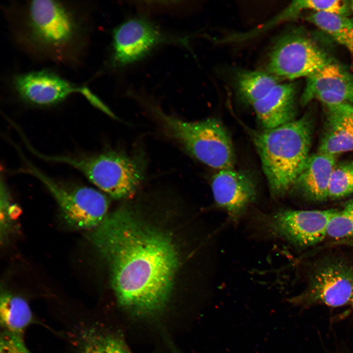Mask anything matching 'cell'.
<instances>
[{
    "label": "cell",
    "instance_id": "cell-4",
    "mask_svg": "<svg viewBox=\"0 0 353 353\" xmlns=\"http://www.w3.org/2000/svg\"><path fill=\"white\" fill-rule=\"evenodd\" d=\"M166 132L189 154L219 170L234 168L235 152L230 136L219 120L187 122L156 110Z\"/></svg>",
    "mask_w": 353,
    "mask_h": 353
},
{
    "label": "cell",
    "instance_id": "cell-3",
    "mask_svg": "<svg viewBox=\"0 0 353 353\" xmlns=\"http://www.w3.org/2000/svg\"><path fill=\"white\" fill-rule=\"evenodd\" d=\"M312 135L310 118L252 133L271 194L284 195L292 188L309 156Z\"/></svg>",
    "mask_w": 353,
    "mask_h": 353
},
{
    "label": "cell",
    "instance_id": "cell-26",
    "mask_svg": "<svg viewBox=\"0 0 353 353\" xmlns=\"http://www.w3.org/2000/svg\"><path fill=\"white\" fill-rule=\"evenodd\" d=\"M78 93L83 95L93 106L112 118L117 119L111 110L88 87L85 86H79Z\"/></svg>",
    "mask_w": 353,
    "mask_h": 353
},
{
    "label": "cell",
    "instance_id": "cell-24",
    "mask_svg": "<svg viewBox=\"0 0 353 353\" xmlns=\"http://www.w3.org/2000/svg\"><path fill=\"white\" fill-rule=\"evenodd\" d=\"M325 105L327 122L340 126L353 136V104L339 103Z\"/></svg>",
    "mask_w": 353,
    "mask_h": 353
},
{
    "label": "cell",
    "instance_id": "cell-20",
    "mask_svg": "<svg viewBox=\"0 0 353 353\" xmlns=\"http://www.w3.org/2000/svg\"><path fill=\"white\" fill-rule=\"evenodd\" d=\"M353 193V161L336 164L329 180L328 197L338 199Z\"/></svg>",
    "mask_w": 353,
    "mask_h": 353
},
{
    "label": "cell",
    "instance_id": "cell-15",
    "mask_svg": "<svg viewBox=\"0 0 353 353\" xmlns=\"http://www.w3.org/2000/svg\"><path fill=\"white\" fill-rule=\"evenodd\" d=\"M336 156L318 152L309 155L292 188L314 201L328 198V189Z\"/></svg>",
    "mask_w": 353,
    "mask_h": 353
},
{
    "label": "cell",
    "instance_id": "cell-6",
    "mask_svg": "<svg viewBox=\"0 0 353 353\" xmlns=\"http://www.w3.org/2000/svg\"><path fill=\"white\" fill-rule=\"evenodd\" d=\"M328 52L302 31H292L281 36L269 55L268 72L286 79L307 77L332 62Z\"/></svg>",
    "mask_w": 353,
    "mask_h": 353
},
{
    "label": "cell",
    "instance_id": "cell-21",
    "mask_svg": "<svg viewBox=\"0 0 353 353\" xmlns=\"http://www.w3.org/2000/svg\"><path fill=\"white\" fill-rule=\"evenodd\" d=\"M79 353H126L123 341L111 334L89 332L85 336Z\"/></svg>",
    "mask_w": 353,
    "mask_h": 353
},
{
    "label": "cell",
    "instance_id": "cell-23",
    "mask_svg": "<svg viewBox=\"0 0 353 353\" xmlns=\"http://www.w3.org/2000/svg\"><path fill=\"white\" fill-rule=\"evenodd\" d=\"M327 236L336 240L353 236V200L340 211L335 210L328 222Z\"/></svg>",
    "mask_w": 353,
    "mask_h": 353
},
{
    "label": "cell",
    "instance_id": "cell-22",
    "mask_svg": "<svg viewBox=\"0 0 353 353\" xmlns=\"http://www.w3.org/2000/svg\"><path fill=\"white\" fill-rule=\"evenodd\" d=\"M290 5L297 17L304 10L344 16H349L352 12L350 1L298 0L292 1Z\"/></svg>",
    "mask_w": 353,
    "mask_h": 353
},
{
    "label": "cell",
    "instance_id": "cell-17",
    "mask_svg": "<svg viewBox=\"0 0 353 353\" xmlns=\"http://www.w3.org/2000/svg\"><path fill=\"white\" fill-rule=\"evenodd\" d=\"M305 20L344 47L353 56V18L326 12H313Z\"/></svg>",
    "mask_w": 353,
    "mask_h": 353
},
{
    "label": "cell",
    "instance_id": "cell-14",
    "mask_svg": "<svg viewBox=\"0 0 353 353\" xmlns=\"http://www.w3.org/2000/svg\"><path fill=\"white\" fill-rule=\"evenodd\" d=\"M296 86L278 83L252 106L262 129L273 128L295 119Z\"/></svg>",
    "mask_w": 353,
    "mask_h": 353
},
{
    "label": "cell",
    "instance_id": "cell-9",
    "mask_svg": "<svg viewBox=\"0 0 353 353\" xmlns=\"http://www.w3.org/2000/svg\"><path fill=\"white\" fill-rule=\"evenodd\" d=\"M335 209H283L264 216V225L274 236L298 247H308L322 241Z\"/></svg>",
    "mask_w": 353,
    "mask_h": 353
},
{
    "label": "cell",
    "instance_id": "cell-7",
    "mask_svg": "<svg viewBox=\"0 0 353 353\" xmlns=\"http://www.w3.org/2000/svg\"><path fill=\"white\" fill-rule=\"evenodd\" d=\"M29 166L28 172L46 186L58 204L64 218L71 227L92 230L105 217L108 201L102 193L88 187L64 186L31 165Z\"/></svg>",
    "mask_w": 353,
    "mask_h": 353
},
{
    "label": "cell",
    "instance_id": "cell-12",
    "mask_svg": "<svg viewBox=\"0 0 353 353\" xmlns=\"http://www.w3.org/2000/svg\"><path fill=\"white\" fill-rule=\"evenodd\" d=\"M12 86L22 100L40 106L57 104L72 94L78 93L79 87L48 70L16 75L12 79Z\"/></svg>",
    "mask_w": 353,
    "mask_h": 353
},
{
    "label": "cell",
    "instance_id": "cell-2",
    "mask_svg": "<svg viewBox=\"0 0 353 353\" xmlns=\"http://www.w3.org/2000/svg\"><path fill=\"white\" fill-rule=\"evenodd\" d=\"M6 9L14 40L28 54L66 65L81 63L90 38L86 4L35 0L11 4Z\"/></svg>",
    "mask_w": 353,
    "mask_h": 353
},
{
    "label": "cell",
    "instance_id": "cell-8",
    "mask_svg": "<svg viewBox=\"0 0 353 353\" xmlns=\"http://www.w3.org/2000/svg\"><path fill=\"white\" fill-rule=\"evenodd\" d=\"M353 299V264L336 257L319 263L311 273L306 290L292 299V302L338 307L351 303Z\"/></svg>",
    "mask_w": 353,
    "mask_h": 353
},
{
    "label": "cell",
    "instance_id": "cell-25",
    "mask_svg": "<svg viewBox=\"0 0 353 353\" xmlns=\"http://www.w3.org/2000/svg\"><path fill=\"white\" fill-rule=\"evenodd\" d=\"M0 353H30L26 348L21 333L7 330L1 333Z\"/></svg>",
    "mask_w": 353,
    "mask_h": 353
},
{
    "label": "cell",
    "instance_id": "cell-28",
    "mask_svg": "<svg viewBox=\"0 0 353 353\" xmlns=\"http://www.w3.org/2000/svg\"><path fill=\"white\" fill-rule=\"evenodd\" d=\"M350 6L352 12L353 13V0L350 1Z\"/></svg>",
    "mask_w": 353,
    "mask_h": 353
},
{
    "label": "cell",
    "instance_id": "cell-1",
    "mask_svg": "<svg viewBox=\"0 0 353 353\" xmlns=\"http://www.w3.org/2000/svg\"><path fill=\"white\" fill-rule=\"evenodd\" d=\"M88 239L108 265L119 304L137 316L160 314L178 265L170 237L129 212L118 210L106 216Z\"/></svg>",
    "mask_w": 353,
    "mask_h": 353
},
{
    "label": "cell",
    "instance_id": "cell-18",
    "mask_svg": "<svg viewBox=\"0 0 353 353\" xmlns=\"http://www.w3.org/2000/svg\"><path fill=\"white\" fill-rule=\"evenodd\" d=\"M0 323L6 330L21 333L31 322L29 305L23 298L8 293L1 294Z\"/></svg>",
    "mask_w": 353,
    "mask_h": 353
},
{
    "label": "cell",
    "instance_id": "cell-29",
    "mask_svg": "<svg viewBox=\"0 0 353 353\" xmlns=\"http://www.w3.org/2000/svg\"><path fill=\"white\" fill-rule=\"evenodd\" d=\"M351 304L352 307V308H353V300H352V302H351Z\"/></svg>",
    "mask_w": 353,
    "mask_h": 353
},
{
    "label": "cell",
    "instance_id": "cell-19",
    "mask_svg": "<svg viewBox=\"0 0 353 353\" xmlns=\"http://www.w3.org/2000/svg\"><path fill=\"white\" fill-rule=\"evenodd\" d=\"M353 151V136L339 125L328 122V128L320 142L318 152L336 156Z\"/></svg>",
    "mask_w": 353,
    "mask_h": 353
},
{
    "label": "cell",
    "instance_id": "cell-27",
    "mask_svg": "<svg viewBox=\"0 0 353 353\" xmlns=\"http://www.w3.org/2000/svg\"><path fill=\"white\" fill-rule=\"evenodd\" d=\"M343 244L346 246L353 248V236L345 239Z\"/></svg>",
    "mask_w": 353,
    "mask_h": 353
},
{
    "label": "cell",
    "instance_id": "cell-10",
    "mask_svg": "<svg viewBox=\"0 0 353 353\" xmlns=\"http://www.w3.org/2000/svg\"><path fill=\"white\" fill-rule=\"evenodd\" d=\"M214 201L233 221L240 219L256 200L255 180L248 173L234 168L219 170L213 176Z\"/></svg>",
    "mask_w": 353,
    "mask_h": 353
},
{
    "label": "cell",
    "instance_id": "cell-11",
    "mask_svg": "<svg viewBox=\"0 0 353 353\" xmlns=\"http://www.w3.org/2000/svg\"><path fill=\"white\" fill-rule=\"evenodd\" d=\"M163 40L161 33L148 22L139 19L126 21L113 31L112 63L122 66L136 62Z\"/></svg>",
    "mask_w": 353,
    "mask_h": 353
},
{
    "label": "cell",
    "instance_id": "cell-5",
    "mask_svg": "<svg viewBox=\"0 0 353 353\" xmlns=\"http://www.w3.org/2000/svg\"><path fill=\"white\" fill-rule=\"evenodd\" d=\"M39 156L73 167L97 187L117 199L132 195L143 177V169L137 159L115 151L81 158L41 154Z\"/></svg>",
    "mask_w": 353,
    "mask_h": 353
},
{
    "label": "cell",
    "instance_id": "cell-16",
    "mask_svg": "<svg viewBox=\"0 0 353 353\" xmlns=\"http://www.w3.org/2000/svg\"><path fill=\"white\" fill-rule=\"evenodd\" d=\"M235 78L239 97L252 105L263 98L279 83L277 77L268 72L259 71H239Z\"/></svg>",
    "mask_w": 353,
    "mask_h": 353
},
{
    "label": "cell",
    "instance_id": "cell-13",
    "mask_svg": "<svg viewBox=\"0 0 353 353\" xmlns=\"http://www.w3.org/2000/svg\"><path fill=\"white\" fill-rule=\"evenodd\" d=\"M306 78L300 98L302 105H305L313 100H319L324 105L353 104V75L334 60Z\"/></svg>",
    "mask_w": 353,
    "mask_h": 353
}]
</instances>
